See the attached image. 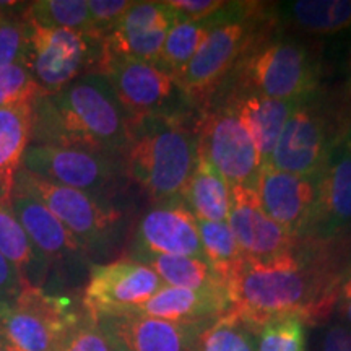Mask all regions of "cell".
Listing matches in <instances>:
<instances>
[{
	"label": "cell",
	"instance_id": "obj_40",
	"mask_svg": "<svg viewBox=\"0 0 351 351\" xmlns=\"http://www.w3.org/2000/svg\"><path fill=\"white\" fill-rule=\"evenodd\" d=\"M335 307H339L341 322L351 327V269L346 270L341 278Z\"/></svg>",
	"mask_w": 351,
	"mask_h": 351
},
{
	"label": "cell",
	"instance_id": "obj_16",
	"mask_svg": "<svg viewBox=\"0 0 351 351\" xmlns=\"http://www.w3.org/2000/svg\"><path fill=\"white\" fill-rule=\"evenodd\" d=\"M178 20L165 2H134L111 32L101 38L99 62L134 59L156 64L166 34Z\"/></svg>",
	"mask_w": 351,
	"mask_h": 351
},
{
	"label": "cell",
	"instance_id": "obj_37",
	"mask_svg": "<svg viewBox=\"0 0 351 351\" xmlns=\"http://www.w3.org/2000/svg\"><path fill=\"white\" fill-rule=\"evenodd\" d=\"M166 5L174 12L179 20L207 21L228 5L223 0H166Z\"/></svg>",
	"mask_w": 351,
	"mask_h": 351
},
{
	"label": "cell",
	"instance_id": "obj_45",
	"mask_svg": "<svg viewBox=\"0 0 351 351\" xmlns=\"http://www.w3.org/2000/svg\"><path fill=\"white\" fill-rule=\"evenodd\" d=\"M10 351H15V350H13V348H12V346H10Z\"/></svg>",
	"mask_w": 351,
	"mask_h": 351
},
{
	"label": "cell",
	"instance_id": "obj_33",
	"mask_svg": "<svg viewBox=\"0 0 351 351\" xmlns=\"http://www.w3.org/2000/svg\"><path fill=\"white\" fill-rule=\"evenodd\" d=\"M304 322L289 315L258 328L257 351H306Z\"/></svg>",
	"mask_w": 351,
	"mask_h": 351
},
{
	"label": "cell",
	"instance_id": "obj_15",
	"mask_svg": "<svg viewBox=\"0 0 351 351\" xmlns=\"http://www.w3.org/2000/svg\"><path fill=\"white\" fill-rule=\"evenodd\" d=\"M134 261L147 256H186L205 258L197 218L182 199L156 202L135 226L129 249Z\"/></svg>",
	"mask_w": 351,
	"mask_h": 351
},
{
	"label": "cell",
	"instance_id": "obj_3",
	"mask_svg": "<svg viewBox=\"0 0 351 351\" xmlns=\"http://www.w3.org/2000/svg\"><path fill=\"white\" fill-rule=\"evenodd\" d=\"M199 155V135L187 119L145 116L129 121V140L122 161L129 179L155 204L182 199Z\"/></svg>",
	"mask_w": 351,
	"mask_h": 351
},
{
	"label": "cell",
	"instance_id": "obj_35",
	"mask_svg": "<svg viewBox=\"0 0 351 351\" xmlns=\"http://www.w3.org/2000/svg\"><path fill=\"white\" fill-rule=\"evenodd\" d=\"M54 351H119L99 322L83 311L82 317L64 333Z\"/></svg>",
	"mask_w": 351,
	"mask_h": 351
},
{
	"label": "cell",
	"instance_id": "obj_14",
	"mask_svg": "<svg viewBox=\"0 0 351 351\" xmlns=\"http://www.w3.org/2000/svg\"><path fill=\"white\" fill-rule=\"evenodd\" d=\"M315 189L313 219L302 241L328 244L351 238V148L343 138L328 150Z\"/></svg>",
	"mask_w": 351,
	"mask_h": 351
},
{
	"label": "cell",
	"instance_id": "obj_43",
	"mask_svg": "<svg viewBox=\"0 0 351 351\" xmlns=\"http://www.w3.org/2000/svg\"><path fill=\"white\" fill-rule=\"evenodd\" d=\"M343 140L346 143L350 145V148H351V125L348 127V130H346V134H345V137H343Z\"/></svg>",
	"mask_w": 351,
	"mask_h": 351
},
{
	"label": "cell",
	"instance_id": "obj_19",
	"mask_svg": "<svg viewBox=\"0 0 351 351\" xmlns=\"http://www.w3.org/2000/svg\"><path fill=\"white\" fill-rule=\"evenodd\" d=\"M261 207L293 238L302 241L313 219L315 205V176H296L262 168L257 182Z\"/></svg>",
	"mask_w": 351,
	"mask_h": 351
},
{
	"label": "cell",
	"instance_id": "obj_32",
	"mask_svg": "<svg viewBox=\"0 0 351 351\" xmlns=\"http://www.w3.org/2000/svg\"><path fill=\"white\" fill-rule=\"evenodd\" d=\"M202 249H204L205 261L213 267V270L221 276L225 282L226 275L238 265L243 258L234 234H232L228 221H204L197 219Z\"/></svg>",
	"mask_w": 351,
	"mask_h": 351
},
{
	"label": "cell",
	"instance_id": "obj_17",
	"mask_svg": "<svg viewBox=\"0 0 351 351\" xmlns=\"http://www.w3.org/2000/svg\"><path fill=\"white\" fill-rule=\"evenodd\" d=\"M228 225L244 258L265 261L278 257L295 251L300 243L263 212L257 192L252 189L231 187Z\"/></svg>",
	"mask_w": 351,
	"mask_h": 351
},
{
	"label": "cell",
	"instance_id": "obj_9",
	"mask_svg": "<svg viewBox=\"0 0 351 351\" xmlns=\"http://www.w3.org/2000/svg\"><path fill=\"white\" fill-rule=\"evenodd\" d=\"M99 59L101 38L96 34L43 28L32 23L23 62L46 95L96 72Z\"/></svg>",
	"mask_w": 351,
	"mask_h": 351
},
{
	"label": "cell",
	"instance_id": "obj_23",
	"mask_svg": "<svg viewBox=\"0 0 351 351\" xmlns=\"http://www.w3.org/2000/svg\"><path fill=\"white\" fill-rule=\"evenodd\" d=\"M33 103L0 108V200L10 202L26 148L32 145Z\"/></svg>",
	"mask_w": 351,
	"mask_h": 351
},
{
	"label": "cell",
	"instance_id": "obj_28",
	"mask_svg": "<svg viewBox=\"0 0 351 351\" xmlns=\"http://www.w3.org/2000/svg\"><path fill=\"white\" fill-rule=\"evenodd\" d=\"M212 32V26L205 21L178 20L166 34L156 65L176 77L195 56L199 47Z\"/></svg>",
	"mask_w": 351,
	"mask_h": 351
},
{
	"label": "cell",
	"instance_id": "obj_8",
	"mask_svg": "<svg viewBox=\"0 0 351 351\" xmlns=\"http://www.w3.org/2000/svg\"><path fill=\"white\" fill-rule=\"evenodd\" d=\"M80 317L65 298L25 285L12 302H0V339L15 351H54Z\"/></svg>",
	"mask_w": 351,
	"mask_h": 351
},
{
	"label": "cell",
	"instance_id": "obj_21",
	"mask_svg": "<svg viewBox=\"0 0 351 351\" xmlns=\"http://www.w3.org/2000/svg\"><path fill=\"white\" fill-rule=\"evenodd\" d=\"M228 311L230 301L225 288L187 289L165 285L135 314L178 324H210Z\"/></svg>",
	"mask_w": 351,
	"mask_h": 351
},
{
	"label": "cell",
	"instance_id": "obj_25",
	"mask_svg": "<svg viewBox=\"0 0 351 351\" xmlns=\"http://www.w3.org/2000/svg\"><path fill=\"white\" fill-rule=\"evenodd\" d=\"M0 252L19 270L25 285L44 288L52 270L51 263L28 238L10 202L3 200H0Z\"/></svg>",
	"mask_w": 351,
	"mask_h": 351
},
{
	"label": "cell",
	"instance_id": "obj_1",
	"mask_svg": "<svg viewBox=\"0 0 351 351\" xmlns=\"http://www.w3.org/2000/svg\"><path fill=\"white\" fill-rule=\"evenodd\" d=\"M313 243L311 252L295 251L254 261L241 258L225 278L230 313L252 328L295 315L304 324L324 322L337 306L339 287L346 274L340 267V247Z\"/></svg>",
	"mask_w": 351,
	"mask_h": 351
},
{
	"label": "cell",
	"instance_id": "obj_22",
	"mask_svg": "<svg viewBox=\"0 0 351 351\" xmlns=\"http://www.w3.org/2000/svg\"><path fill=\"white\" fill-rule=\"evenodd\" d=\"M301 99H274L254 93L232 95L230 99L228 106L234 111L241 124L251 135L258 156H261L262 168L269 166L280 134H282L288 117L295 111Z\"/></svg>",
	"mask_w": 351,
	"mask_h": 351
},
{
	"label": "cell",
	"instance_id": "obj_36",
	"mask_svg": "<svg viewBox=\"0 0 351 351\" xmlns=\"http://www.w3.org/2000/svg\"><path fill=\"white\" fill-rule=\"evenodd\" d=\"M132 3V0H88L91 32L103 38L116 26Z\"/></svg>",
	"mask_w": 351,
	"mask_h": 351
},
{
	"label": "cell",
	"instance_id": "obj_41",
	"mask_svg": "<svg viewBox=\"0 0 351 351\" xmlns=\"http://www.w3.org/2000/svg\"><path fill=\"white\" fill-rule=\"evenodd\" d=\"M345 111L351 121V46L345 57Z\"/></svg>",
	"mask_w": 351,
	"mask_h": 351
},
{
	"label": "cell",
	"instance_id": "obj_24",
	"mask_svg": "<svg viewBox=\"0 0 351 351\" xmlns=\"http://www.w3.org/2000/svg\"><path fill=\"white\" fill-rule=\"evenodd\" d=\"M280 20L309 36L351 33V0H296L278 5Z\"/></svg>",
	"mask_w": 351,
	"mask_h": 351
},
{
	"label": "cell",
	"instance_id": "obj_39",
	"mask_svg": "<svg viewBox=\"0 0 351 351\" xmlns=\"http://www.w3.org/2000/svg\"><path fill=\"white\" fill-rule=\"evenodd\" d=\"M23 287L25 283L19 270L0 252V302H12L20 295Z\"/></svg>",
	"mask_w": 351,
	"mask_h": 351
},
{
	"label": "cell",
	"instance_id": "obj_2",
	"mask_svg": "<svg viewBox=\"0 0 351 351\" xmlns=\"http://www.w3.org/2000/svg\"><path fill=\"white\" fill-rule=\"evenodd\" d=\"M127 140L129 117L103 73H86L33 103L32 145L122 158Z\"/></svg>",
	"mask_w": 351,
	"mask_h": 351
},
{
	"label": "cell",
	"instance_id": "obj_44",
	"mask_svg": "<svg viewBox=\"0 0 351 351\" xmlns=\"http://www.w3.org/2000/svg\"><path fill=\"white\" fill-rule=\"evenodd\" d=\"M0 351H10V346H8L2 339H0Z\"/></svg>",
	"mask_w": 351,
	"mask_h": 351
},
{
	"label": "cell",
	"instance_id": "obj_20",
	"mask_svg": "<svg viewBox=\"0 0 351 351\" xmlns=\"http://www.w3.org/2000/svg\"><path fill=\"white\" fill-rule=\"evenodd\" d=\"M10 207L28 238L49 261L51 267L65 270L90 263V257L72 232L36 197L13 189Z\"/></svg>",
	"mask_w": 351,
	"mask_h": 351
},
{
	"label": "cell",
	"instance_id": "obj_42",
	"mask_svg": "<svg viewBox=\"0 0 351 351\" xmlns=\"http://www.w3.org/2000/svg\"><path fill=\"white\" fill-rule=\"evenodd\" d=\"M345 245H346V256H348V269H351V238L345 239Z\"/></svg>",
	"mask_w": 351,
	"mask_h": 351
},
{
	"label": "cell",
	"instance_id": "obj_34",
	"mask_svg": "<svg viewBox=\"0 0 351 351\" xmlns=\"http://www.w3.org/2000/svg\"><path fill=\"white\" fill-rule=\"evenodd\" d=\"M43 95L46 93L34 82L23 60L0 69V108L34 103Z\"/></svg>",
	"mask_w": 351,
	"mask_h": 351
},
{
	"label": "cell",
	"instance_id": "obj_31",
	"mask_svg": "<svg viewBox=\"0 0 351 351\" xmlns=\"http://www.w3.org/2000/svg\"><path fill=\"white\" fill-rule=\"evenodd\" d=\"M19 2H0V69L20 62L28 49L32 21Z\"/></svg>",
	"mask_w": 351,
	"mask_h": 351
},
{
	"label": "cell",
	"instance_id": "obj_4",
	"mask_svg": "<svg viewBox=\"0 0 351 351\" xmlns=\"http://www.w3.org/2000/svg\"><path fill=\"white\" fill-rule=\"evenodd\" d=\"M13 189L41 200L72 232L90 261L109 257L124 239L125 213L112 202L47 181L23 168L16 173Z\"/></svg>",
	"mask_w": 351,
	"mask_h": 351
},
{
	"label": "cell",
	"instance_id": "obj_6",
	"mask_svg": "<svg viewBox=\"0 0 351 351\" xmlns=\"http://www.w3.org/2000/svg\"><path fill=\"white\" fill-rule=\"evenodd\" d=\"M21 168L60 186L112 202L129 181L122 158L77 148L29 145Z\"/></svg>",
	"mask_w": 351,
	"mask_h": 351
},
{
	"label": "cell",
	"instance_id": "obj_29",
	"mask_svg": "<svg viewBox=\"0 0 351 351\" xmlns=\"http://www.w3.org/2000/svg\"><path fill=\"white\" fill-rule=\"evenodd\" d=\"M25 13L32 23L43 28L93 34L88 0H36L28 3Z\"/></svg>",
	"mask_w": 351,
	"mask_h": 351
},
{
	"label": "cell",
	"instance_id": "obj_7",
	"mask_svg": "<svg viewBox=\"0 0 351 351\" xmlns=\"http://www.w3.org/2000/svg\"><path fill=\"white\" fill-rule=\"evenodd\" d=\"M96 72L111 83L129 121L145 116L189 119L194 103L176 78L156 64L134 59H104Z\"/></svg>",
	"mask_w": 351,
	"mask_h": 351
},
{
	"label": "cell",
	"instance_id": "obj_30",
	"mask_svg": "<svg viewBox=\"0 0 351 351\" xmlns=\"http://www.w3.org/2000/svg\"><path fill=\"white\" fill-rule=\"evenodd\" d=\"M257 330L228 311L200 333V351H257Z\"/></svg>",
	"mask_w": 351,
	"mask_h": 351
},
{
	"label": "cell",
	"instance_id": "obj_11",
	"mask_svg": "<svg viewBox=\"0 0 351 351\" xmlns=\"http://www.w3.org/2000/svg\"><path fill=\"white\" fill-rule=\"evenodd\" d=\"M163 287L150 267L130 257L91 263L83 288V311L93 320L132 314Z\"/></svg>",
	"mask_w": 351,
	"mask_h": 351
},
{
	"label": "cell",
	"instance_id": "obj_5",
	"mask_svg": "<svg viewBox=\"0 0 351 351\" xmlns=\"http://www.w3.org/2000/svg\"><path fill=\"white\" fill-rule=\"evenodd\" d=\"M232 72L234 95L296 101L315 93L319 65L309 47L296 39H251Z\"/></svg>",
	"mask_w": 351,
	"mask_h": 351
},
{
	"label": "cell",
	"instance_id": "obj_13",
	"mask_svg": "<svg viewBox=\"0 0 351 351\" xmlns=\"http://www.w3.org/2000/svg\"><path fill=\"white\" fill-rule=\"evenodd\" d=\"M249 20L251 16L213 26L195 56L174 77L195 108L225 82L249 46L252 36Z\"/></svg>",
	"mask_w": 351,
	"mask_h": 351
},
{
	"label": "cell",
	"instance_id": "obj_38",
	"mask_svg": "<svg viewBox=\"0 0 351 351\" xmlns=\"http://www.w3.org/2000/svg\"><path fill=\"white\" fill-rule=\"evenodd\" d=\"M317 351H351V327L341 320L328 324L320 333Z\"/></svg>",
	"mask_w": 351,
	"mask_h": 351
},
{
	"label": "cell",
	"instance_id": "obj_10",
	"mask_svg": "<svg viewBox=\"0 0 351 351\" xmlns=\"http://www.w3.org/2000/svg\"><path fill=\"white\" fill-rule=\"evenodd\" d=\"M343 137V130L330 124L326 106L313 93L301 99L288 117L265 168L314 178L332 145Z\"/></svg>",
	"mask_w": 351,
	"mask_h": 351
},
{
	"label": "cell",
	"instance_id": "obj_27",
	"mask_svg": "<svg viewBox=\"0 0 351 351\" xmlns=\"http://www.w3.org/2000/svg\"><path fill=\"white\" fill-rule=\"evenodd\" d=\"M138 262L145 263L168 287L187 289L225 288V282L213 267L200 257L186 256H147Z\"/></svg>",
	"mask_w": 351,
	"mask_h": 351
},
{
	"label": "cell",
	"instance_id": "obj_18",
	"mask_svg": "<svg viewBox=\"0 0 351 351\" xmlns=\"http://www.w3.org/2000/svg\"><path fill=\"white\" fill-rule=\"evenodd\" d=\"M119 351H200V333L208 324H178L124 314L96 320Z\"/></svg>",
	"mask_w": 351,
	"mask_h": 351
},
{
	"label": "cell",
	"instance_id": "obj_12",
	"mask_svg": "<svg viewBox=\"0 0 351 351\" xmlns=\"http://www.w3.org/2000/svg\"><path fill=\"white\" fill-rule=\"evenodd\" d=\"M200 155L230 186L256 191L262 161L251 135L230 106L207 112L197 125Z\"/></svg>",
	"mask_w": 351,
	"mask_h": 351
},
{
	"label": "cell",
	"instance_id": "obj_26",
	"mask_svg": "<svg viewBox=\"0 0 351 351\" xmlns=\"http://www.w3.org/2000/svg\"><path fill=\"white\" fill-rule=\"evenodd\" d=\"M182 200L197 219L228 221L231 210V186L199 155V161L182 192Z\"/></svg>",
	"mask_w": 351,
	"mask_h": 351
}]
</instances>
